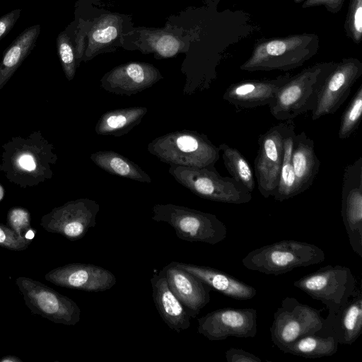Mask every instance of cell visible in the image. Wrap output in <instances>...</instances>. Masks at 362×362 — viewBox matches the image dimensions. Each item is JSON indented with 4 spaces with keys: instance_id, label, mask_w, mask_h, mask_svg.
Wrapping results in <instances>:
<instances>
[{
    "instance_id": "6da1fadb",
    "label": "cell",
    "mask_w": 362,
    "mask_h": 362,
    "mask_svg": "<svg viewBox=\"0 0 362 362\" xmlns=\"http://www.w3.org/2000/svg\"><path fill=\"white\" fill-rule=\"evenodd\" d=\"M2 148L0 172L9 182L26 188L52 178L57 156L40 132L12 137Z\"/></svg>"
},
{
    "instance_id": "7a4b0ae2",
    "label": "cell",
    "mask_w": 362,
    "mask_h": 362,
    "mask_svg": "<svg viewBox=\"0 0 362 362\" xmlns=\"http://www.w3.org/2000/svg\"><path fill=\"white\" fill-rule=\"evenodd\" d=\"M320 40L315 33L261 38L254 44L250 56L240 65L246 71H288L303 65L318 52Z\"/></svg>"
},
{
    "instance_id": "3957f363",
    "label": "cell",
    "mask_w": 362,
    "mask_h": 362,
    "mask_svg": "<svg viewBox=\"0 0 362 362\" xmlns=\"http://www.w3.org/2000/svg\"><path fill=\"white\" fill-rule=\"evenodd\" d=\"M148 151L160 161L176 166L213 168L219 159V148L204 134L184 129L153 139Z\"/></svg>"
},
{
    "instance_id": "277c9868",
    "label": "cell",
    "mask_w": 362,
    "mask_h": 362,
    "mask_svg": "<svg viewBox=\"0 0 362 362\" xmlns=\"http://www.w3.org/2000/svg\"><path fill=\"white\" fill-rule=\"evenodd\" d=\"M334 64V62L316 63L291 76L268 105L272 116L284 121L312 111L320 88Z\"/></svg>"
},
{
    "instance_id": "5b68a950",
    "label": "cell",
    "mask_w": 362,
    "mask_h": 362,
    "mask_svg": "<svg viewBox=\"0 0 362 362\" xmlns=\"http://www.w3.org/2000/svg\"><path fill=\"white\" fill-rule=\"evenodd\" d=\"M325 259L324 251L315 245L289 240L255 249L242 263L250 270L277 276L297 267L322 262Z\"/></svg>"
},
{
    "instance_id": "8992f818",
    "label": "cell",
    "mask_w": 362,
    "mask_h": 362,
    "mask_svg": "<svg viewBox=\"0 0 362 362\" xmlns=\"http://www.w3.org/2000/svg\"><path fill=\"white\" fill-rule=\"evenodd\" d=\"M151 218L173 227L180 239L215 245L227 235L226 226L216 215L173 204H156Z\"/></svg>"
},
{
    "instance_id": "52a82bcc",
    "label": "cell",
    "mask_w": 362,
    "mask_h": 362,
    "mask_svg": "<svg viewBox=\"0 0 362 362\" xmlns=\"http://www.w3.org/2000/svg\"><path fill=\"white\" fill-rule=\"evenodd\" d=\"M169 173L195 195L227 204L248 203L252 194L233 177H223L213 168H189L171 165Z\"/></svg>"
},
{
    "instance_id": "ba28073f",
    "label": "cell",
    "mask_w": 362,
    "mask_h": 362,
    "mask_svg": "<svg viewBox=\"0 0 362 362\" xmlns=\"http://www.w3.org/2000/svg\"><path fill=\"white\" fill-rule=\"evenodd\" d=\"M293 284L313 299L325 304L328 310L326 318H330L349 300L356 288V279L349 267L327 265Z\"/></svg>"
},
{
    "instance_id": "9c48e42d",
    "label": "cell",
    "mask_w": 362,
    "mask_h": 362,
    "mask_svg": "<svg viewBox=\"0 0 362 362\" xmlns=\"http://www.w3.org/2000/svg\"><path fill=\"white\" fill-rule=\"evenodd\" d=\"M16 284L33 314L64 325H75L79 322L81 309L69 297L30 277L19 276Z\"/></svg>"
},
{
    "instance_id": "30bf717a",
    "label": "cell",
    "mask_w": 362,
    "mask_h": 362,
    "mask_svg": "<svg viewBox=\"0 0 362 362\" xmlns=\"http://www.w3.org/2000/svg\"><path fill=\"white\" fill-rule=\"evenodd\" d=\"M321 310L303 304L296 298L286 297L274 314L270 327L272 341L281 351L288 344L322 327Z\"/></svg>"
},
{
    "instance_id": "8fae6325",
    "label": "cell",
    "mask_w": 362,
    "mask_h": 362,
    "mask_svg": "<svg viewBox=\"0 0 362 362\" xmlns=\"http://www.w3.org/2000/svg\"><path fill=\"white\" fill-rule=\"evenodd\" d=\"M293 119L284 120L270 127L258 138V152L254 161L257 187L264 198L273 197L279 181L283 161L284 141L295 129Z\"/></svg>"
},
{
    "instance_id": "7c38bea8",
    "label": "cell",
    "mask_w": 362,
    "mask_h": 362,
    "mask_svg": "<svg viewBox=\"0 0 362 362\" xmlns=\"http://www.w3.org/2000/svg\"><path fill=\"white\" fill-rule=\"evenodd\" d=\"M361 75L362 62L357 58H344L335 62L320 88L315 106L311 111L312 119L336 112Z\"/></svg>"
},
{
    "instance_id": "4fadbf2b",
    "label": "cell",
    "mask_w": 362,
    "mask_h": 362,
    "mask_svg": "<svg viewBox=\"0 0 362 362\" xmlns=\"http://www.w3.org/2000/svg\"><path fill=\"white\" fill-rule=\"evenodd\" d=\"M100 204L88 198H80L54 208L40 219V226L47 232L63 235L71 241L84 237L96 223Z\"/></svg>"
},
{
    "instance_id": "5bb4252c",
    "label": "cell",
    "mask_w": 362,
    "mask_h": 362,
    "mask_svg": "<svg viewBox=\"0 0 362 362\" xmlns=\"http://www.w3.org/2000/svg\"><path fill=\"white\" fill-rule=\"evenodd\" d=\"M189 45V40L182 28L168 25L162 28L133 27L124 35L122 47L143 54L151 53L154 58L161 59L186 52Z\"/></svg>"
},
{
    "instance_id": "9a60e30c",
    "label": "cell",
    "mask_w": 362,
    "mask_h": 362,
    "mask_svg": "<svg viewBox=\"0 0 362 362\" xmlns=\"http://www.w3.org/2000/svg\"><path fill=\"white\" fill-rule=\"evenodd\" d=\"M198 332L211 341L228 337H255L257 332V310L254 308H225L198 318Z\"/></svg>"
},
{
    "instance_id": "2e32d148",
    "label": "cell",
    "mask_w": 362,
    "mask_h": 362,
    "mask_svg": "<svg viewBox=\"0 0 362 362\" xmlns=\"http://www.w3.org/2000/svg\"><path fill=\"white\" fill-rule=\"evenodd\" d=\"M341 216L353 251L362 257V157L347 165L342 177Z\"/></svg>"
},
{
    "instance_id": "e0dca14e",
    "label": "cell",
    "mask_w": 362,
    "mask_h": 362,
    "mask_svg": "<svg viewBox=\"0 0 362 362\" xmlns=\"http://www.w3.org/2000/svg\"><path fill=\"white\" fill-rule=\"evenodd\" d=\"M133 28L130 16L105 11L90 21L82 62L100 54L115 52L123 44L124 35Z\"/></svg>"
},
{
    "instance_id": "ac0fdd59",
    "label": "cell",
    "mask_w": 362,
    "mask_h": 362,
    "mask_svg": "<svg viewBox=\"0 0 362 362\" xmlns=\"http://www.w3.org/2000/svg\"><path fill=\"white\" fill-rule=\"evenodd\" d=\"M45 280L66 288L87 292H101L112 288L116 276L109 270L98 265L71 263L56 267L45 276Z\"/></svg>"
},
{
    "instance_id": "d6986e66",
    "label": "cell",
    "mask_w": 362,
    "mask_h": 362,
    "mask_svg": "<svg viewBox=\"0 0 362 362\" xmlns=\"http://www.w3.org/2000/svg\"><path fill=\"white\" fill-rule=\"evenodd\" d=\"M163 78L153 64L131 62L114 67L103 76L100 82L101 88L109 93L130 96L151 88Z\"/></svg>"
},
{
    "instance_id": "ffe728a7",
    "label": "cell",
    "mask_w": 362,
    "mask_h": 362,
    "mask_svg": "<svg viewBox=\"0 0 362 362\" xmlns=\"http://www.w3.org/2000/svg\"><path fill=\"white\" fill-rule=\"evenodd\" d=\"M291 76L286 73L274 78L247 79L230 85L223 98L238 110L269 105L279 88Z\"/></svg>"
},
{
    "instance_id": "44dd1931",
    "label": "cell",
    "mask_w": 362,
    "mask_h": 362,
    "mask_svg": "<svg viewBox=\"0 0 362 362\" xmlns=\"http://www.w3.org/2000/svg\"><path fill=\"white\" fill-rule=\"evenodd\" d=\"M170 290L182 303L191 317H196L210 301L211 288L192 273L171 262L160 271Z\"/></svg>"
},
{
    "instance_id": "7402d4cb",
    "label": "cell",
    "mask_w": 362,
    "mask_h": 362,
    "mask_svg": "<svg viewBox=\"0 0 362 362\" xmlns=\"http://www.w3.org/2000/svg\"><path fill=\"white\" fill-rule=\"evenodd\" d=\"M362 332V293L355 288L347 303L330 318H324L316 334L333 337L339 344H351Z\"/></svg>"
},
{
    "instance_id": "603a6c76",
    "label": "cell",
    "mask_w": 362,
    "mask_h": 362,
    "mask_svg": "<svg viewBox=\"0 0 362 362\" xmlns=\"http://www.w3.org/2000/svg\"><path fill=\"white\" fill-rule=\"evenodd\" d=\"M150 281L153 302L164 322L177 333L188 329L191 317L169 288L165 276L154 274Z\"/></svg>"
},
{
    "instance_id": "cb8c5ba5",
    "label": "cell",
    "mask_w": 362,
    "mask_h": 362,
    "mask_svg": "<svg viewBox=\"0 0 362 362\" xmlns=\"http://www.w3.org/2000/svg\"><path fill=\"white\" fill-rule=\"evenodd\" d=\"M174 264L192 273L211 290L235 300H250L257 294L255 287L218 269L202 265L173 262Z\"/></svg>"
},
{
    "instance_id": "d4e9b609",
    "label": "cell",
    "mask_w": 362,
    "mask_h": 362,
    "mask_svg": "<svg viewBox=\"0 0 362 362\" xmlns=\"http://www.w3.org/2000/svg\"><path fill=\"white\" fill-rule=\"evenodd\" d=\"M291 163L298 194L307 190L315 179L320 161L315 152L314 141L305 132L293 137Z\"/></svg>"
},
{
    "instance_id": "484cf974",
    "label": "cell",
    "mask_w": 362,
    "mask_h": 362,
    "mask_svg": "<svg viewBox=\"0 0 362 362\" xmlns=\"http://www.w3.org/2000/svg\"><path fill=\"white\" fill-rule=\"evenodd\" d=\"M40 31V24L27 28L5 50L0 64V90L35 47Z\"/></svg>"
},
{
    "instance_id": "4316f807",
    "label": "cell",
    "mask_w": 362,
    "mask_h": 362,
    "mask_svg": "<svg viewBox=\"0 0 362 362\" xmlns=\"http://www.w3.org/2000/svg\"><path fill=\"white\" fill-rule=\"evenodd\" d=\"M147 111L143 106L107 111L99 118L95 131L98 135L122 136L139 124Z\"/></svg>"
},
{
    "instance_id": "83f0119b",
    "label": "cell",
    "mask_w": 362,
    "mask_h": 362,
    "mask_svg": "<svg viewBox=\"0 0 362 362\" xmlns=\"http://www.w3.org/2000/svg\"><path fill=\"white\" fill-rule=\"evenodd\" d=\"M90 159L98 168L109 174L150 184L151 177L140 166L114 151H99L90 154Z\"/></svg>"
},
{
    "instance_id": "f1b7e54d",
    "label": "cell",
    "mask_w": 362,
    "mask_h": 362,
    "mask_svg": "<svg viewBox=\"0 0 362 362\" xmlns=\"http://www.w3.org/2000/svg\"><path fill=\"white\" fill-rule=\"evenodd\" d=\"M338 346L339 343L333 337L310 334L288 344L281 351L304 358H317L334 355Z\"/></svg>"
},
{
    "instance_id": "f546056e",
    "label": "cell",
    "mask_w": 362,
    "mask_h": 362,
    "mask_svg": "<svg viewBox=\"0 0 362 362\" xmlns=\"http://www.w3.org/2000/svg\"><path fill=\"white\" fill-rule=\"evenodd\" d=\"M295 129L291 130L284 141L283 161L279 173L278 185L274 194L275 200L282 202L298 194L296 176L291 163Z\"/></svg>"
},
{
    "instance_id": "4dcf8cb0",
    "label": "cell",
    "mask_w": 362,
    "mask_h": 362,
    "mask_svg": "<svg viewBox=\"0 0 362 362\" xmlns=\"http://www.w3.org/2000/svg\"><path fill=\"white\" fill-rule=\"evenodd\" d=\"M218 148L222 151L224 165L231 177L252 192L255 185L254 174L245 156L237 148L226 144H220Z\"/></svg>"
},
{
    "instance_id": "1f68e13d",
    "label": "cell",
    "mask_w": 362,
    "mask_h": 362,
    "mask_svg": "<svg viewBox=\"0 0 362 362\" xmlns=\"http://www.w3.org/2000/svg\"><path fill=\"white\" fill-rule=\"evenodd\" d=\"M76 19L57 37V48L61 65L66 78L71 81L76 74L77 65L76 52L74 40Z\"/></svg>"
},
{
    "instance_id": "d6a6232c",
    "label": "cell",
    "mask_w": 362,
    "mask_h": 362,
    "mask_svg": "<svg viewBox=\"0 0 362 362\" xmlns=\"http://www.w3.org/2000/svg\"><path fill=\"white\" fill-rule=\"evenodd\" d=\"M362 115V84L359 86L340 121L338 136L348 139L358 127Z\"/></svg>"
},
{
    "instance_id": "836d02e7",
    "label": "cell",
    "mask_w": 362,
    "mask_h": 362,
    "mask_svg": "<svg viewBox=\"0 0 362 362\" xmlns=\"http://www.w3.org/2000/svg\"><path fill=\"white\" fill-rule=\"evenodd\" d=\"M346 35L355 44L362 40V0H349L344 21Z\"/></svg>"
},
{
    "instance_id": "e575fe53",
    "label": "cell",
    "mask_w": 362,
    "mask_h": 362,
    "mask_svg": "<svg viewBox=\"0 0 362 362\" xmlns=\"http://www.w3.org/2000/svg\"><path fill=\"white\" fill-rule=\"evenodd\" d=\"M31 240L19 235L7 225L0 223V246L13 251L26 250Z\"/></svg>"
},
{
    "instance_id": "d590c367",
    "label": "cell",
    "mask_w": 362,
    "mask_h": 362,
    "mask_svg": "<svg viewBox=\"0 0 362 362\" xmlns=\"http://www.w3.org/2000/svg\"><path fill=\"white\" fill-rule=\"evenodd\" d=\"M7 226L19 235L27 238L26 233L31 230L29 211L21 207L11 209L7 215Z\"/></svg>"
},
{
    "instance_id": "8d00e7d4",
    "label": "cell",
    "mask_w": 362,
    "mask_h": 362,
    "mask_svg": "<svg viewBox=\"0 0 362 362\" xmlns=\"http://www.w3.org/2000/svg\"><path fill=\"white\" fill-rule=\"evenodd\" d=\"M228 362H262V360L250 352L231 347L226 351Z\"/></svg>"
},
{
    "instance_id": "74e56055",
    "label": "cell",
    "mask_w": 362,
    "mask_h": 362,
    "mask_svg": "<svg viewBox=\"0 0 362 362\" xmlns=\"http://www.w3.org/2000/svg\"><path fill=\"white\" fill-rule=\"evenodd\" d=\"M345 2V0H305L302 3V8L322 6L332 13L339 12Z\"/></svg>"
},
{
    "instance_id": "f35d334b",
    "label": "cell",
    "mask_w": 362,
    "mask_h": 362,
    "mask_svg": "<svg viewBox=\"0 0 362 362\" xmlns=\"http://www.w3.org/2000/svg\"><path fill=\"white\" fill-rule=\"evenodd\" d=\"M21 13V9L17 8L0 17V41L12 30Z\"/></svg>"
},
{
    "instance_id": "ab89813d",
    "label": "cell",
    "mask_w": 362,
    "mask_h": 362,
    "mask_svg": "<svg viewBox=\"0 0 362 362\" xmlns=\"http://www.w3.org/2000/svg\"><path fill=\"white\" fill-rule=\"evenodd\" d=\"M0 362H22V360L18 356L7 355L1 358Z\"/></svg>"
},
{
    "instance_id": "60d3db41",
    "label": "cell",
    "mask_w": 362,
    "mask_h": 362,
    "mask_svg": "<svg viewBox=\"0 0 362 362\" xmlns=\"http://www.w3.org/2000/svg\"><path fill=\"white\" fill-rule=\"evenodd\" d=\"M3 195H4V190H3L2 187L0 185V199H1Z\"/></svg>"
},
{
    "instance_id": "b9f144b4",
    "label": "cell",
    "mask_w": 362,
    "mask_h": 362,
    "mask_svg": "<svg viewBox=\"0 0 362 362\" xmlns=\"http://www.w3.org/2000/svg\"><path fill=\"white\" fill-rule=\"evenodd\" d=\"M294 3L296 4H300V3H303V1H305V0H293Z\"/></svg>"
}]
</instances>
